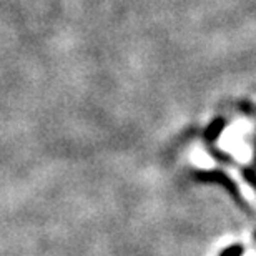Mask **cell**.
Returning a JSON list of instances; mask_svg holds the SVG:
<instances>
[{"instance_id":"6da1fadb","label":"cell","mask_w":256,"mask_h":256,"mask_svg":"<svg viewBox=\"0 0 256 256\" xmlns=\"http://www.w3.org/2000/svg\"><path fill=\"white\" fill-rule=\"evenodd\" d=\"M193 163L194 165H198L200 168H213V165H214L212 158L203 152H194L193 153Z\"/></svg>"},{"instance_id":"7a4b0ae2","label":"cell","mask_w":256,"mask_h":256,"mask_svg":"<svg viewBox=\"0 0 256 256\" xmlns=\"http://www.w3.org/2000/svg\"><path fill=\"white\" fill-rule=\"evenodd\" d=\"M232 173H233V175H234V178H236V182H238V185H240V190H242V193H243L244 196H246L248 200H250V202H253V200H254V193H253L252 190H250L248 183L244 182V180H242V178H240V176H236L238 173H234V172H232Z\"/></svg>"},{"instance_id":"3957f363","label":"cell","mask_w":256,"mask_h":256,"mask_svg":"<svg viewBox=\"0 0 256 256\" xmlns=\"http://www.w3.org/2000/svg\"><path fill=\"white\" fill-rule=\"evenodd\" d=\"M250 256H256V254L254 253H250Z\"/></svg>"}]
</instances>
